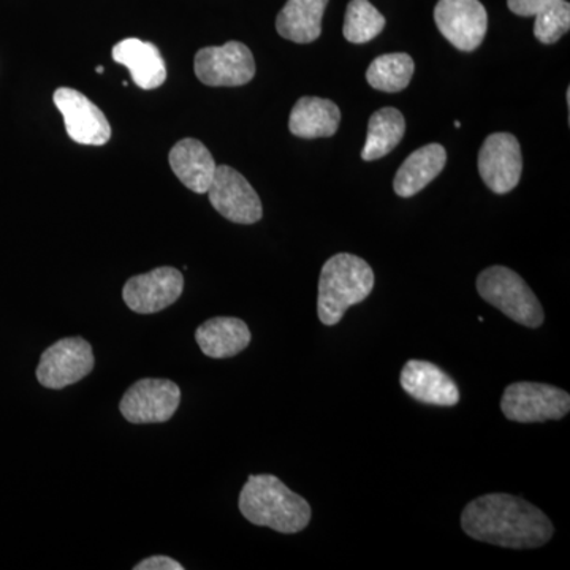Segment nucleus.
<instances>
[{
  "label": "nucleus",
  "instance_id": "obj_11",
  "mask_svg": "<svg viewBox=\"0 0 570 570\" xmlns=\"http://www.w3.org/2000/svg\"><path fill=\"white\" fill-rule=\"evenodd\" d=\"M523 171L520 142L512 134L490 135L479 153V174L494 194L504 195L519 186Z\"/></svg>",
  "mask_w": 570,
  "mask_h": 570
},
{
  "label": "nucleus",
  "instance_id": "obj_6",
  "mask_svg": "<svg viewBox=\"0 0 570 570\" xmlns=\"http://www.w3.org/2000/svg\"><path fill=\"white\" fill-rule=\"evenodd\" d=\"M195 75L213 88H236L253 80L255 61L253 52L239 41H228L223 47L204 48L195 55Z\"/></svg>",
  "mask_w": 570,
  "mask_h": 570
},
{
  "label": "nucleus",
  "instance_id": "obj_17",
  "mask_svg": "<svg viewBox=\"0 0 570 570\" xmlns=\"http://www.w3.org/2000/svg\"><path fill=\"white\" fill-rule=\"evenodd\" d=\"M253 335L242 318L214 317L198 326L195 341L209 358H232L242 354L250 344Z\"/></svg>",
  "mask_w": 570,
  "mask_h": 570
},
{
  "label": "nucleus",
  "instance_id": "obj_10",
  "mask_svg": "<svg viewBox=\"0 0 570 570\" xmlns=\"http://www.w3.org/2000/svg\"><path fill=\"white\" fill-rule=\"evenodd\" d=\"M434 21L439 32L464 52L478 50L489 31V13L479 0H439Z\"/></svg>",
  "mask_w": 570,
  "mask_h": 570
},
{
  "label": "nucleus",
  "instance_id": "obj_5",
  "mask_svg": "<svg viewBox=\"0 0 570 570\" xmlns=\"http://www.w3.org/2000/svg\"><path fill=\"white\" fill-rule=\"evenodd\" d=\"M501 411L510 422L542 423L569 414L570 395L564 390L539 382H515L504 390Z\"/></svg>",
  "mask_w": 570,
  "mask_h": 570
},
{
  "label": "nucleus",
  "instance_id": "obj_3",
  "mask_svg": "<svg viewBox=\"0 0 570 570\" xmlns=\"http://www.w3.org/2000/svg\"><path fill=\"white\" fill-rule=\"evenodd\" d=\"M374 283L373 268L362 257L347 253L330 257L318 279L317 314L322 324H340L348 307L365 302Z\"/></svg>",
  "mask_w": 570,
  "mask_h": 570
},
{
  "label": "nucleus",
  "instance_id": "obj_22",
  "mask_svg": "<svg viewBox=\"0 0 570 570\" xmlns=\"http://www.w3.org/2000/svg\"><path fill=\"white\" fill-rule=\"evenodd\" d=\"M415 63L406 52L382 55L367 67L366 80L371 88L382 92H400L414 77Z\"/></svg>",
  "mask_w": 570,
  "mask_h": 570
},
{
  "label": "nucleus",
  "instance_id": "obj_14",
  "mask_svg": "<svg viewBox=\"0 0 570 570\" xmlns=\"http://www.w3.org/2000/svg\"><path fill=\"white\" fill-rule=\"evenodd\" d=\"M400 384L419 403L441 407H452L460 403L459 385L431 362L409 360L401 371Z\"/></svg>",
  "mask_w": 570,
  "mask_h": 570
},
{
  "label": "nucleus",
  "instance_id": "obj_9",
  "mask_svg": "<svg viewBox=\"0 0 570 570\" xmlns=\"http://www.w3.org/2000/svg\"><path fill=\"white\" fill-rule=\"evenodd\" d=\"M209 202L220 216L235 224L250 225L264 216L261 197L249 181L228 165L216 168L208 189Z\"/></svg>",
  "mask_w": 570,
  "mask_h": 570
},
{
  "label": "nucleus",
  "instance_id": "obj_21",
  "mask_svg": "<svg viewBox=\"0 0 570 570\" xmlns=\"http://www.w3.org/2000/svg\"><path fill=\"white\" fill-rule=\"evenodd\" d=\"M404 132H406V121L400 110L387 107L374 112L367 124L362 159L371 163L387 156L403 140Z\"/></svg>",
  "mask_w": 570,
  "mask_h": 570
},
{
  "label": "nucleus",
  "instance_id": "obj_24",
  "mask_svg": "<svg viewBox=\"0 0 570 570\" xmlns=\"http://www.w3.org/2000/svg\"><path fill=\"white\" fill-rule=\"evenodd\" d=\"M570 28V6L566 0L554 3L549 9L535 14L534 36L543 45H553Z\"/></svg>",
  "mask_w": 570,
  "mask_h": 570
},
{
  "label": "nucleus",
  "instance_id": "obj_4",
  "mask_svg": "<svg viewBox=\"0 0 570 570\" xmlns=\"http://www.w3.org/2000/svg\"><path fill=\"white\" fill-rule=\"evenodd\" d=\"M479 295L491 306L527 328L542 326L543 307L523 277L508 266L494 265L478 277Z\"/></svg>",
  "mask_w": 570,
  "mask_h": 570
},
{
  "label": "nucleus",
  "instance_id": "obj_23",
  "mask_svg": "<svg viewBox=\"0 0 570 570\" xmlns=\"http://www.w3.org/2000/svg\"><path fill=\"white\" fill-rule=\"evenodd\" d=\"M384 28V14L370 0H352L348 3L343 32L351 43H367L376 39Z\"/></svg>",
  "mask_w": 570,
  "mask_h": 570
},
{
  "label": "nucleus",
  "instance_id": "obj_27",
  "mask_svg": "<svg viewBox=\"0 0 570 570\" xmlns=\"http://www.w3.org/2000/svg\"><path fill=\"white\" fill-rule=\"evenodd\" d=\"M96 71H97V73H104V67L102 66L97 67Z\"/></svg>",
  "mask_w": 570,
  "mask_h": 570
},
{
  "label": "nucleus",
  "instance_id": "obj_15",
  "mask_svg": "<svg viewBox=\"0 0 570 570\" xmlns=\"http://www.w3.org/2000/svg\"><path fill=\"white\" fill-rule=\"evenodd\" d=\"M112 59L122 63L132 75L138 88L145 91L159 88L167 80V66L159 48L149 41L140 39H126L112 48Z\"/></svg>",
  "mask_w": 570,
  "mask_h": 570
},
{
  "label": "nucleus",
  "instance_id": "obj_19",
  "mask_svg": "<svg viewBox=\"0 0 570 570\" xmlns=\"http://www.w3.org/2000/svg\"><path fill=\"white\" fill-rule=\"evenodd\" d=\"M341 111L335 102L321 97H302L288 119V129L298 138H328L340 127Z\"/></svg>",
  "mask_w": 570,
  "mask_h": 570
},
{
  "label": "nucleus",
  "instance_id": "obj_1",
  "mask_svg": "<svg viewBox=\"0 0 570 570\" xmlns=\"http://www.w3.org/2000/svg\"><path fill=\"white\" fill-rule=\"evenodd\" d=\"M461 528L479 542L513 550L539 549L554 534L553 523L542 510L505 493L469 502L461 513Z\"/></svg>",
  "mask_w": 570,
  "mask_h": 570
},
{
  "label": "nucleus",
  "instance_id": "obj_2",
  "mask_svg": "<svg viewBox=\"0 0 570 570\" xmlns=\"http://www.w3.org/2000/svg\"><path fill=\"white\" fill-rule=\"evenodd\" d=\"M239 512L255 527L296 534L313 519L309 502L272 474L249 475L239 493Z\"/></svg>",
  "mask_w": 570,
  "mask_h": 570
},
{
  "label": "nucleus",
  "instance_id": "obj_18",
  "mask_svg": "<svg viewBox=\"0 0 570 570\" xmlns=\"http://www.w3.org/2000/svg\"><path fill=\"white\" fill-rule=\"evenodd\" d=\"M448 163V151L438 142L423 146L404 160L393 181L396 195L409 198L425 189L428 184L438 178Z\"/></svg>",
  "mask_w": 570,
  "mask_h": 570
},
{
  "label": "nucleus",
  "instance_id": "obj_7",
  "mask_svg": "<svg viewBox=\"0 0 570 570\" xmlns=\"http://www.w3.org/2000/svg\"><path fill=\"white\" fill-rule=\"evenodd\" d=\"M92 370L91 344L82 337H63L41 354L37 381L41 387L61 390L77 384Z\"/></svg>",
  "mask_w": 570,
  "mask_h": 570
},
{
  "label": "nucleus",
  "instance_id": "obj_16",
  "mask_svg": "<svg viewBox=\"0 0 570 570\" xmlns=\"http://www.w3.org/2000/svg\"><path fill=\"white\" fill-rule=\"evenodd\" d=\"M168 160H170L176 178L187 189L195 194L208 193L214 175H216L217 165L204 142L194 140V138H184L171 148Z\"/></svg>",
  "mask_w": 570,
  "mask_h": 570
},
{
  "label": "nucleus",
  "instance_id": "obj_13",
  "mask_svg": "<svg viewBox=\"0 0 570 570\" xmlns=\"http://www.w3.org/2000/svg\"><path fill=\"white\" fill-rule=\"evenodd\" d=\"M52 100L61 111L71 140L92 146H104L110 141L111 126L107 116L85 94L71 88H59Z\"/></svg>",
  "mask_w": 570,
  "mask_h": 570
},
{
  "label": "nucleus",
  "instance_id": "obj_8",
  "mask_svg": "<svg viewBox=\"0 0 570 570\" xmlns=\"http://www.w3.org/2000/svg\"><path fill=\"white\" fill-rule=\"evenodd\" d=\"M181 403V390L168 379H141L122 396L121 414L135 425L164 423L174 417Z\"/></svg>",
  "mask_w": 570,
  "mask_h": 570
},
{
  "label": "nucleus",
  "instance_id": "obj_26",
  "mask_svg": "<svg viewBox=\"0 0 570 570\" xmlns=\"http://www.w3.org/2000/svg\"><path fill=\"white\" fill-rule=\"evenodd\" d=\"M135 570H184L183 564L178 561L171 560L168 557L148 558V560L141 561L140 564L135 566Z\"/></svg>",
  "mask_w": 570,
  "mask_h": 570
},
{
  "label": "nucleus",
  "instance_id": "obj_25",
  "mask_svg": "<svg viewBox=\"0 0 570 570\" xmlns=\"http://www.w3.org/2000/svg\"><path fill=\"white\" fill-rule=\"evenodd\" d=\"M561 0H508L509 10L519 17H535L540 11L549 9Z\"/></svg>",
  "mask_w": 570,
  "mask_h": 570
},
{
  "label": "nucleus",
  "instance_id": "obj_12",
  "mask_svg": "<svg viewBox=\"0 0 570 570\" xmlns=\"http://www.w3.org/2000/svg\"><path fill=\"white\" fill-rule=\"evenodd\" d=\"M183 291V273L171 266H163L130 277L124 285L122 298L134 313L156 314L178 302Z\"/></svg>",
  "mask_w": 570,
  "mask_h": 570
},
{
  "label": "nucleus",
  "instance_id": "obj_20",
  "mask_svg": "<svg viewBox=\"0 0 570 570\" xmlns=\"http://www.w3.org/2000/svg\"><path fill=\"white\" fill-rule=\"evenodd\" d=\"M328 0H288L277 14V33L295 43H313L322 33Z\"/></svg>",
  "mask_w": 570,
  "mask_h": 570
}]
</instances>
